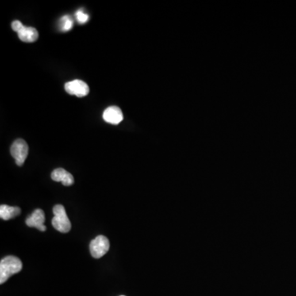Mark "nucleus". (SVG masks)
Listing matches in <instances>:
<instances>
[{
    "instance_id": "1",
    "label": "nucleus",
    "mask_w": 296,
    "mask_h": 296,
    "mask_svg": "<svg viewBox=\"0 0 296 296\" xmlns=\"http://www.w3.org/2000/svg\"><path fill=\"white\" fill-rule=\"evenodd\" d=\"M22 269L21 261L15 256H7L0 262V284H4L12 276Z\"/></svg>"
},
{
    "instance_id": "5",
    "label": "nucleus",
    "mask_w": 296,
    "mask_h": 296,
    "mask_svg": "<svg viewBox=\"0 0 296 296\" xmlns=\"http://www.w3.org/2000/svg\"><path fill=\"white\" fill-rule=\"evenodd\" d=\"M109 249V241L104 235H99L92 240L90 252L95 259H101Z\"/></svg>"
},
{
    "instance_id": "6",
    "label": "nucleus",
    "mask_w": 296,
    "mask_h": 296,
    "mask_svg": "<svg viewBox=\"0 0 296 296\" xmlns=\"http://www.w3.org/2000/svg\"><path fill=\"white\" fill-rule=\"evenodd\" d=\"M64 87L69 94L78 97H86L90 92L88 85L83 81L78 80V79L67 82Z\"/></svg>"
},
{
    "instance_id": "3",
    "label": "nucleus",
    "mask_w": 296,
    "mask_h": 296,
    "mask_svg": "<svg viewBox=\"0 0 296 296\" xmlns=\"http://www.w3.org/2000/svg\"><path fill=\"white\" fill-rule=\"evenodd\" d=\"M12 28L17 32L18 37L21 41L27 43L35 42L38 40L39 33L36 28L32 27H26L20 21H13Z\"/></svg>"
},
{
    "instance_id": "2",
    "label": "nucleus",
    "mask_w": 296,
    "mask_h": 296,
    "mask_svg": "<svg viewBox=\"0 0 296 296\" xmlns=\"http://www.w3.org/2000/svg\"><path fill=\"white\" fill-rule=\"evenodd\" d=\"M54 218L52 219V225L55 230L61 233H67L71 231V222L67 217L65 208L63 205H56L53 209Z\"/></svg>"
},
{
    "instance_id": "11",
    "label": "nucleus",
    "mask_w": 296,
    "mask_h": 296,
    "mask_svg": "<svg viewBox=\"0 0 296 296\" xmlns=\"http://www.w3.org/2000/svg\"><path fill=\"white\" fill-rule=\"evenodd\" d=\"M60 30L63 31V32H67V31H70L74 26V21L72 20L71 17L70 16H64V17H62L61 20H60Z\"/></svg>"
},
{
    "instance_id": "7",
    "label": "nucleus",
    "mask_w": 296,
    "mask_h": 296,
    "mask_svg": "<svg viewBox=\"0 0 296 296\" xmlns=\"http://www.w3.org/2000/svg\"><path fill=\"white\" fill-rule=\"evenodd\" d=\"M44 221H45L44 212L41 209H36L26 220V224L28 226L34 227L39 231H47V226L44 225Z\"/></svg>"
},
{
    "instance_id": "10",
    "label": "nucleus",
    "mask_w": 296,
    "mask_h": 296,
    "mask_svg": "<svg viewBox=\"0 0 296 296\" xmlns=\"http://www.w3.org/2000/svg\"><path fill=\"white\" fill-rule=\"evenodd\" d=\"M21 213V209L18 207H10L8 205H1L0 207V217L5 221H9L14 218Z\"/></svg>"
},
{
    "instance_id": "4",
    "label": "nucleus",
    "mask_w": 296,
    "mask_h": 296,
    "mask_svg": "<svg viewBox=\"0 0 296 296\" xmlns=\"http://www.w3.org/2000/svg\"><path fill=\"white\" fill-rule=\"evenodd\" d=\"M28 143L24 139H17L13 145L11 146V155L15 159V162L17 166H21L24 164L26 159L28 157Z\"/></svg>"
},
{
    "instance_id": "12",
    "label": "nucleus",
    "mask_w": 296,
    "mask_h": 296,
    "mask_svg": "<svg viewBox=\"0 0 296 296\" xmlns=\"http://www.w3.org/2000/svg\"><path fill=\"white\" fill-rule=\"evenodd\" d=\"M76 18L78 20V22L80 24H86V21H88L89 16L85 13L82 10H78L76 13Z\"/></svg>"
},
{
    "instance_id": "13",
    "label": "nucleus",
    "mask_w": 296,
    "mask_h": 296,
    "mask_svg": "<svg viewBox=\"0 0 296 296\" xmlns=\"http://www.w3.org/2000/svg\"><path fill=\"white\" fill-rule=\"evenodd\" d=\"M120 296H125V295H120Z\"/></svg>"
},
{
    "instance_id": "9",
    "label": "nucleus",
    "mask_w": 296,
    "mask_h": 296,
    "mask_svg": "<svg viewBox=\"0 0 296 296\" xmlns=\"http://www.w3.org/2000/svg\"><path fill=\"white\" fill-rule=\"evenodd\" d=\"M51 179L55 182H61L64 186L74 185V176L63 168L55 169L51 173Z\"/></svg>"
},
{
    "instance_id": "8",
    "label": "nucleus",
    "mask_w": 296,
    "mask_h": 296,
    "mask_svg": "<svg viewBox=\"0 0 296 296\" xmlns=\"http://www.w3.org/2000/svg\"><path fill=\"white\" fill-rule=\"evenodd\" d=\"M103 119L105 122L109 124H119L124 120V116L120 108L117 106H110L104 111Z\"/></svg>"
}]
</instances>
